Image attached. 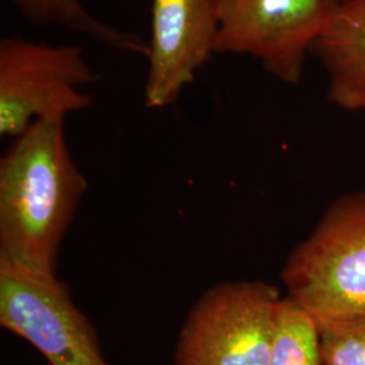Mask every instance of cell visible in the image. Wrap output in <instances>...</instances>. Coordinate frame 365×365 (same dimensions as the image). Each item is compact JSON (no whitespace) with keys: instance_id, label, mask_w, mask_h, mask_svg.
I'll list each match as a JSON object with an SVG mask.
<instances>
[{"instance_id":"cell-7","label":"cell","mask_w":365,"mask_h":365,"mask_svg":"<svg viewBox=\"0 0 365 365\" xmlns=\"http://www.w3.org/2000/svg\"><path fill=\"white\" fill-rule=\"evenodd\" d=\"M217 0H153L145 106L178 101L195 73L215 54Z\"/></svg>"},{"instance_id":"cell-5","label":"cell","mask_w":365,"mask_h":365,"mask_svg":"<svg viewBox=\"0 0 365 365\" xmlns=\"http://www.w3.org/2000/svg\"><path fill=\"white\" fill-rule=\"evenodd\" d=\"M0 325L33 345L49 365H110L64 282L1 259Z\"/></svg>"},{"instance_id":"cell-4","label":"cell","mask_w":365,"mask_h":365,"mask_svg":"<svg viewBox=\"0 0 365 365\" xmlns=\"http://www.w3.org/2000/svg\"><path fill=\"white\" fill-rule=\"evenodd\" d=\"M99 75L80 46H53L10 36L0 42V134L19 137L36 122L92 105L80 87Z\"/></svg>"},{"instance_id":"cell-10","label":"cell","mask_w":365,"mask_h":365,"mask_svg":"<svg viewBox=\"0 0 365 365\" xmlns=\"http://www.w3.org/2000/svg\"><path fill=\"white\" fill-rule=\"evenodd\" d=\"M268 365H322L318 324L289 297L279 302Z\"/></svg>"},{"instance_id":"cell-8","label":"cell","mask_w":365,"mask_h":365,"mask_svg":"<svg viewBox=\"0 0 365 365\" xmlns=\"http://www.w3.org/2000/svg\"><path fill=\"white\" fill-rule=\"evenodd\" d=\"M313 51L327 68L330 101L365 111V0H339Z\"/></svg>"},{"instance_id":"cell-2","label":"cell","mask_w":365,"mask_h":365,"mask_svg":"<svg viewBox=\"0 0 365 365\" xmlns=\"http://www.w3.org/2000/svg\"><path fill=\"white\" fill-rule=\"evenodd\" d=\"M282 277L317 322L365 315V194L337 199L292 250Z\"/></svg>"},{"instance_id":"cell-11","label":"cell","mask_w":365,"mask_h":365,"mask_svg":"<svg viewBox=\"0 0 365 365\" xmlns=\"http://www.w3.org/2000/svg\"><path fill=\"white\" fill-rule=\"evenodd\" d=\"M317 324L322 365H365V315Z\"/></svg>"},{"instance_id":"cell-3","label":"cell","mask_w":365,"mask_h":365,"mask_svg":"<svg viewBox=\"0 0 365 365\" xmlns=\"http://www.w3.org/2000/svg\"><path fill=\"white\" fill-rule=\"evenodd\" d=\"M280 299L260 280L209 288L182 324L173 364L268 365Z\"/></svg>"},{"instance_id":"cell-6","label":"cell","mask_w":365,"mask_h":365,"mask_svg":"<svg viewBox=\"0 0 365 365\" xmlns=\"http://www.w3.org/2000/svg\"><path fill=\"white\" fill-rule=\"evenodd\" d=\"M339 0H217L215 53L249 54L274 78L298 84Z\"/></svg>"},{"instance_id":"cell-1","label":"cell","mask_w":365,"mask_h":365,"mask_svg":"<svg viewBox=\"0 0 365 365\" xmlns=\"http://www.w3.org/2000/svg\"><path fill=\"white\" fill-rule=\"evenodd\" d=\"M66 118L36 120L0 160V259L56 276L58 250L88 188Z\"/></svg>"},{"instance_id":"cell-9","label":"cell","mask_w":365,"mask_h":365,"mask_svg":"<svg viewBox=\"0 0 365 365\" xmlns=\"http://www.w3.org/2000/svg\"><path fill=\"white\" fill-rule=\"evenodd\" d=\"M29 22L58 25L84 34L120 53L148 57L149 42L93 16L81 0H11Z\"/></svg>"}]
</instances>
